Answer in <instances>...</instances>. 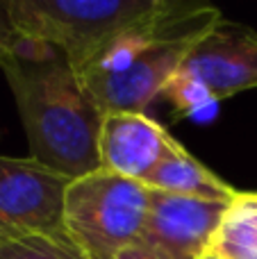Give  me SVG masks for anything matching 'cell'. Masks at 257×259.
<instances>
[{
    "mask_svg": "<svg viewBox=\"0 0 257 259\" xmlns=\"http://www.w3.org/2000/svg\"><path fill=\"white\" fill-rule=\"evenodd\" d=\"M0 68L16 100L32 159L68 180L98 170L103 114L64 55L53 46L18 39Z\"/></svg>",
    "mask_w": 257,
    "mask_h": 259,
    "instance_id": "obj_1",
    "label": "cell"
},
{
    "mask_svg": "<svg viewBox=\"0 0 257 259\" xmlns=\"http://www.w3.org/2000/svg\"><path fill=\"white\" fill-rule=\"evenodd\" d=\"M200 9L203 5L176 0H7L16 34L53 46L80 77L130 36L176 27Z\"/></svg>",
    "mask_w": 257,
    "mask_h": 259,
    "instance_id": "obj_2",
    "label": "cell"
},
{
    "mask_svg": "<svg viewBox=\"0 0 257 259\" xmlns=\"http://www.w3.org/2000/svg\"><path fill=\"white\" fill-rule=\"evenodd\" d=\"M150 189L109 170L73 180L64 193V237L82 259H114L144 237Z\"/></svg>",
    "mask_w": 257,
    "mask_h": 259,
    "instance_id": "obj_3",
    "label": "cell"
},
{
    "mask_svg": "<svg viewBox=\"0 0 257 259\" xmlns=\"http://www.w3.org/2000/svg\"><path fill=\"white\" fill-rule=\"evenodd\" d=\"M221 21L223 18H214L164 36L141 50L127 66L118 71H100L82 77L100 114L105 116L109 112H144L157 96H162L164 87L182 68L198 41Z\"/></svg>",
    "mask_w": 257,
    "mask_h": 259,
    "instance_id": "obj_4",
    "label": "cell"
},
{
    "mask_svg": "<svg viewBox=\"0 0 257 259\" xmlns=\"http://www.w3.org/2000/svg\"><path fill=\"white\" fill-rule=\"evenodd\" d=\"M71 182L32 157L0 155V239H62L64 193Z\"/></svg>",
    "mask_w": 257,
    "mask_h": 259,
    "instance_id": "obj_5",
    "label": "cell"
},
{
    "mask_svg": "<svg viewBox=\"0 0 257 259\" xmlns=\"http://www.w3.org/2000/svg\"><path fill=\"white\" fill-rule=\"evenodd\" d=\"M232 202L200 200L150 189V209L141 239L168 259H196L212 246Z\"/></svg>",
    "mask_w": 257,
    "mask_h": 259,
    "instance_id": "obj_6",
    "label": "cell"
},
{
    "mask_svg": "<svg viewBox=\"0 0 257 259\" xmlns=\"http://www.w3.org/2000/svg\"><path fill=\"white\" fill-rule=\"evenodd\" d=\"M180 73L198 82L214 103L257 89V34L221 21L198 41Z\"/></svg>",
    "mask_w": 257,
    "mask_h": 259,
    "instance_id": "obj_7",
    "label": "cell"
},
{
    "mask_svg": "<svg viewBox=\"0 0 257 259\" xmlns=\"http://www.w3.org/2000/svg\"><path fill=\"white\" fill-rule=\"evenodd\" d=\"M180 143L146 112H109L98 134L100 168L146 184Z\"/></svg>",
    "mask_w": 257,
    "mask_h": 259,
    "instance_id": "obj_8",
    "label": "cell"
},
{
    "mask_svg": "<svg viewBox=\"0 0 257 259\" xmlns=\"http://www.w3.org/2000/svg\"><path fill=\"white\" fill-rule=\"evenodd\" d=\"M146 187L176 196L200 198V200H226L232 202L239 191L226 184L221 178L212 173L205 164H200L191 152L178 146L162 164L155 168V173L146 180Z\"/></svg>",
    "mask_w": 257,
    "mask_h": 259,
    "instance_id": "obj_9",
    "label": "cell"
},
{
    "mask_svg": "<svg viewBox=\"0 0 257 259\" xmlns=\"http://www.w3.org/2000/svg\"><path fill=\"white\" fill-rule=\"evenodd\" d=\"M0 259H82L66 237L0 239Z\"/></svg>",
    "mask_w": 257,
    "mask_h": 259,
    "instance_id": "obj_10",
    "label": "cell"
},
{
    "mask_svg": "<svg viewBox=\"0 0 257 259\" xmlns=\"http://www.w3.org/2000/svg\"><path fill=\"white\" fill-rule=\"evenodd\" d=\"M18 39H21V36L16 34V30L12 27V21H9L7 0H0V64L14 55V50H16V46H18Z\"/></svg>",
    "mask_w": 257,
    "mask_h": 259,
    "instance_id": "obj_11",
    "label": "cell"
},
{
    "mask_svg": "<svg viewBox=\"0 0 257 259\" xmlns=\"http://www.w3.org/2000/svg\"><path fill=\"white\" fill-rule=\"evenodd\" d=\"M114 259H168V257L162 255L159 250H155V248L150 246V243H146L144 239H139L137 243L123 248Z\"/></svg>",
    "mask_w": 257,
    "mask_h": 259,
    "instance_id": "obj_12",
    "label": "cell"
},
{
    "mask_svg": "<svg viewBox=\"0 0 257 259\" xmlns=\"http://www.w3.org/2000/svg\"><path fill=\"white\" fill-rule=\"evenodd\" d=\"M196 259H226V255H223L221 250H217L214 246H209V248H205V250L200 252Z\"/></svg>",
    "mask_w": 257,
    "mask_h": 259,
    "instance_id": "obj_13",
    "label": "cell"
},
{
    "mask_svg": "<svg viewBox=\"0 0 257 259\" xmlns=\"http://www.w3.org/2000/svg\"><path fill=\"white\" fill-rule=\"evenodd\" d=\"M0 246H3V241H0Z\"/></svg>",
    "mask_w": 257,
    "mask_h": 259,
    "instance_id": "obj_14",
    "label": "cell"
}]
</instances>
